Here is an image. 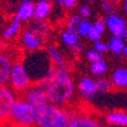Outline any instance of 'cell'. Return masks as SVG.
Masks as SVG:
<instances>
[{"mask_svg": "<svg viewBox=\"0 0 127 127\" xmlns=\"http://www.w3.org/2000/svg\"><path fill=\"white\" fill-rule=\"evenodd\" d=\"M56 3L64 10H72L78 6L79 0H56Z\"/></svg>", "mask_w": 127, "mask_h": 127, "instance_id": "cell-25", "label": "cell"}, {"mask_svg": "<svg viewBox=\"0 0 127 127\" xmlns=\"http://www.w3.org/2000/svg\"><path fill=\"white\" fill-rule=\"evenodd\" d=\"M78 92L86 100H92L95 95L97 94V86L96 80L92 79L91 77H81L78 83Z\"/></svg>", "mask_w": 127, "mask_h": 127, "instance_id": "cell-11", "label": "cell"}, {"mask_svg": "<svg viewBox=\"0 0 127 127\" xmlns=\"http://www.w3.org/2000/svg\"><path fill=\"white\" fill-rule=\"evenodd\" d=\"M109 1H111L115 6H117V5H119V2H120L121 0H109Z\"/></svg>", "mask_w": 127, "mask_h": 127, "instance_id": "cell-32", "label": "cell"}, {"mask_svg": "<svg viewBox=\"0 0 127 127\" xmlns=\"http://www.w3.org/2000/svg\"><path fill=\"white\" fill-rule=\"evenodd\" d=\"M17 96L8 85H0V121L8 119L12 105Z\"/></svg>", "mask_w": 127, "mask_h": 127, "instance_id": "cell-6", "label": "cell"}, {"mask_svg": "<svg viewBox=\"0 0 127 127\" xmlns=\"http://www.w3.org/2000/svg\"><path fill=\"white\" fill-rule=\"evenodd\" d=\"M124 10H125V13H126V15H127V3H124Z\"/></svg>", "mask_w": 127, "mask_h": 127, "instance_id": "cell-34", "label": "cell"}, {"mask_svg": "<svg viewBox=\"0 0 127 127\" xmlns=\"http://www.w3.org/2000/svg\"><path fill=\"white\" fill-rule=\"evenodd\" d=\"M60 37H61L62 42L68 48H70V50L76 48V47H78V46H80V37L78 33L71 32L69 30H64V31L61 32V35H60Z\"/></svg>", "mask_w": 127, "mask_h": 127, "instance_id": "cell-18", "label": "cell"}, {"mask_svg": "<svg viewBox=\"0 0 127 127\" xmlns=\"http://www.w3.org/2000/svg\"><path fill=\"white\" fill-rule=\"evenodd\" d=\"M86 59H87V61H88L89 63H95V62H97V61L103 60V54L98 53L97 50H95L94 48H93V49L87 50Z\"/></svg>", "mask_w": 127, "mask_h": 127, "instance_id": "cell-26", "label": "cell"}, {"mask_svg": "<svg viewBox=\"0 0 127 127\" xmlns=\"http://www.w3.org/2000/svg\"><path fill=\"white\" fill-rule=\"evenodd\" d=\"M71 112L65 106L48 102L35 108V127H68Z\"/></svg>", "mask_w": 127, "mask_h": 127, "instance_id": "cell-2", "label": "cell"}, {"mask_svg": "<svg viewBox=\"0 0 127 127\" xmlns=\"http://www.w3.org/2000/svg\"><path fill=\"white\" fill-rule=\"evenodd\" d=\"M46 1H48V2L53 3V2H56V0H46Z\"/></svg>", "mask_w": 127, "mask_h": 127, "instance_id": "cell-36", "label": "cell"}, {"mask_svg": "<svg viewBox=\"0 0 127 127\" xmlns=\"http://www.w3.org/2000/svg\"><path fill=\"white\" fill-rule=\"evenodd\" d=\"M123 56L125 57V60L127 61V46H126V48H125V50L123 52Z\"/></svg>", "mask_w": 127, "mask_h": 127, "instance_id": "cell-33", "label": "cell"}, {"mask_svg": "<svg viewBox=\"0 0 127 127\" xmlns=\"http://www.w3.org/2000/svg\"><path fill=\"white\" fill-rule=\"evenodd\" d=\"M21 44L27 50L38 52L44 46V39L28 28L21 33Z\"/></svg>", "mask_w": 127, "mask_h": 127, "instance_id": "cell-9", "label": "cell"}, {"mask_svg": "<svg viewBox=\"0 0 127 127\" xmlns=\"http://www.w3.org/2000/svg\"><path fill=\"white\" fill-rule=\"evenodd\" d=\"M15 61L16 60L10 54L0 50V85H8Z\"/></svg>", "mask_w": 127, "mask_h": 127, "instance_id": "cell-10", "label": "cell"}, {"mask_svg": "<svg viewBox=\"0 0 127 127\" xmlns=\"http://www.w3.org/2000/svg\"><path fill=\"white\" fill-rule=\"evenodd\" d=\"M127 44L125 41L124 38L120 37H112L108 42V47H109V52L113 54V55H123V52L125 50Z\"/></svg>", "mask_w": 127, "mask_h": 127, "instance_id": "cell-19", "label": "cell"}, {"mask_svg": "<svg viewBox=\"0 0 127 127\" xmlns=\"http://www.w3.org/2000/svg\"><path fill=\"white\" fill-rule=\"evenodd\" d=\"M105 121L110 126L116 127H127V111L115 110L105 115Z\"/></svg>", "mask_w": 127, "mask_h": 127, "instance_id": "cell-15", "label": "cell"}, {"mask_svg": "<svg viewBox=\"0 0 127 127\" xmlns=\"http://www.w3.org/2000/svg\"><path fill=\"white\" fill-rule=\"evenodd\" d=\"M111 81L115 89H126L127 88V69L118 68L113 71L111 76Z\"/></svg>", "mask_w": 127, "mask_h": 127, "instance_id": "cell-17", "label": "cell"}, {"mask_svg": "<svg viewBox=\"0 0 127 127\" xmlns=\"http://www.w3.org/2000/svg\"><path fill=\"white\" fill-rule=\"evenodd\" d=\"M101 8L103 12H105L108 15L113 14V10H115V5H113L111 1L109 0H102L101 2Z\"/></svg>", "mask_w": 127, "mask_h": 127, "instance_id": "cell-30", "label": "cell"}, {"mask_svg": "<svg viewBox=\"0 0 127 127\" xmlns=\"http://www.w3.org/2000/svg\"><path fill=\"white\" fill-rule=\"evenodd\" d=\"M34 12H35V3L32 0H24L20 3V6L17 7V10L15 14L21 18V21L23 22H30L34 20Z\"/></svg>", "mask_w": 127, "mask_h": 127, "instance_id": "cell-13", "label": "cell"}, {"mask_svg": "<svg viewBox=\"0 0 127 127\" xmlns=\"http://www.w3.org/2000/svg\"><path fill=\"white\" fill-rule=\"evenodd\" d=\"M8 120L15 127L35 126V108L28 103L22 96H17L12 105Z\"/></svg>", "mask_w": 127, "mask_h": 127, "instance_id": "cell-3", "label": "cell"}, {"mask_svg": "<svg viewBox=\"0 0 127 127\" xmlns=\"http://www.w3.org/2000/svg\"><path fill=\"white\" fill-rule=\"evenodd\" d=\"M84 1H86V2H93L94 0H84Z\"/></svg>", "mask_w": 127, "mask_h": 127, "instance_id": "cell-37", "label": "cell"}, {"mask_svg": "<svg viewBox=\"0 0 127 127\" xmlns=\"http://www.w3.org/2000/svg\"><path fill=\"white\" fill-rule=\"evenodd\" d=\"M94 49L97 50L98 53L101 54H105L108 50H109V47H108V42H104L103 40H98V41L94 42Z\"/></svg>", "mask_w": 127, "mask_h": 127, "instance_id": "cell-31", "label": "cell"}, {"mask_svg": "<svg viewBox=\"0 0 127 127\" xmlns=\"http://www.w3.org/2000/svg\"><path fill=\"white\" fill-rule=\"evenodd\" d=\"M84 18L80 16L79 14H71L68 16L66 21H65V28L66 30L71 31V32H76L78 33V29H79V25L81 23Z\"/></svg>", "mask_w": 127, "mask_h": 127, "instance_id": "cell-21", "label": "cell"}, {"mask_svg": "<svg viewBox=\"0 0 127 127\" xmlns=\"http://www.w3.org/2000/svg\"><path fill=\"white\" fill-rule=\"evenodd\" d=\"M92 27H93V23L89 21V20H83L79 25V29H78V34H79V37H81V38H87Z\"/></svg>", "mask_w": 127, "mask_h": 127, "instance_id": "cell-24", "label": "cell"}, {"mask_svg": "<svg viewBox=\"0 0 127 127\" xmlns=\"http://www.w3.org/2000/svg\"><path fill=\"white\" fill-rule=\"evenodd\" d=\"M89 70H91V73H92L93 76H96L97 78L102 77L106 72V70H108V64H106V62L103 59V60L97 61V62H95V63H91Z\"/></svg>", "mask_w": 127, "mask_h": 127, "instance_id": "cell-23", "label": "cell"}, {"mask_svg": "<svg viewBox=\"0 0 127 127\" xmlns=\"http://www.w3.org/2000/svg\"><path fill=\"white\" fill-rule=\"evenodd\" d=\"M78 14H79L84 20H88V18L92 17L93 13H92L91 7L85 3V5H80V6L78 7Z\"/></svg>", "mask_w": 127, "mask_h": 127, "instance_id": "cell-27", "label": "cell"}, {"mask_svg": "<svg viewBox=\"0 0 127 127\" xmlns=\"http://www.w3.org/2000/svg\"><path fill=\"white\" fill-rule=\"evenodd\" d=\"M124 39H125V41H126V44H127V30H126V33H125V35H124Z\"/></svg>", "mask_w": 127, "mask_h": 127, "instance_id": "cell-35", "label": "cell"}, {"mask_svg": "<svg viewBox=\"0 0 127 127\" xmlns=\"http://www.w3.org/2000/svg\"><path fill=\"white\" fill-rule=\"evenodd\" d=\"M48 101L60 106L70 103L76 93V85L72 74L68 69H57L53 80L46 86Z\"/></svg>", "mask_w": 127, "mask_h": 127, "instance_id": "cell-1", "label": "cell"}, {"mask_svg": "<svg viewBox=\"0 0 127 127\" xmlns=\"http://www.w3.org/2000/svg\"><path fill=\"white\" fill-rule=\"evenodd\" d=\"M20 96H22L28 103H30L31 105L34 106V108L41 106L49 102V101H48V95H47L46 88L37 83L32 84V85L30 86L29 88L22 95H20Z\"/></svg>", "mask_w": 127, "mask_h": 127, "instance_id": "cell-5", "label": "cell"}, {"mask_svg": "<svg viewBox=\"0 0 127 127\" xmlns=\"http://www.w3.org/2000/svg\"><path fill=\"white\" fill-rule=\"evenodd\" d=\"M22 23H23V22L21 21V18L15 14L12 17V20H10V23H9L8 25L5 28V30H3V32H2L3 40L10 41V40L16 38V37L20 34V32H21Z\"/></svg>", "mask_w": 127, "mask_h": 127, "instance_id": "cell-14", "label": "cell"}, {"mask_svg": "<svg viewBox=\"0 0 127 127\" xmlns=\"http://www.w3.org/2000/svg\"><path fill=\"white\" fill-rule=\"evenodd\" d=\"M29 29L34 31L38 35H40L42 39L48 37L50 32V25L46 21H33L29 24Z\"/></svg>", "mask_w": 127, "mask_h": 127, "instance_id": "cell-20", "label": "cell"}, {"mask_svg": "<svg viewBox=\"0 0 127 127\" xmlns=\"http://www.w3.org/2000/svg\"><path fill=\"white\" fill-rule=\"evenodd\" d=\"M46 52H47V56L52 65L59 69H68V62H66L64 55L55 45H49L46 48Z\"/></svg>", "mask_w": 127, "mask_h": 127, "instance_id": "cell-12", "label": "cell"}, {"mask_svg": "<svg viewBox=\"0 0 127 127\" xmlns=\"http://www.w3.org/2000/svg\"><path fill=\"white\" fill-rule=\"evenodd\" d=\"M68 127H102L101 121L96 117L84 112H71Z\"/></svg>", "mask_w": 127, "mask_h": 127, "instance_id": "cell-8", "label": "cell"}, {"mask_svg": "<svg viewBox=\"0 0 127 127\" xmlns=\"http://www.w3.org/2000/svg\"><path fill=\"white\" fill-rule=\"evenodd\" d=\"M32 84V78H31V74L28 70L27 65L24 64L21 60H16L14 65H13L12 72H10L8 86L20 96Z\"/></svg>", "mask_w": 127, "mask_h": 127, "instance_id": "cell-4", "label": "cell"}, {"mask_svg": "<svg viewBox=\"0 0 127 127\" xmlns=\"http://www.w3.org/2000/svg\"><path fill=\"white\" fill-rule=\"evenodd\" d=\"M93 27L96 30H98L102 34H104V32L106 31V23H105V18L103 17H98L95 22H93Z\"/></svg>", "mask_w": 127, "mask_h": 127, "instance_id": "cell-28", "label": "cell"}, {"mask_svg": "<svg viewBox=\"0 0 127 127\" xmlns=\"http://www.w3.org/2000/svg\"><path fill=\"white\" fill-rule=\"evenodd\" d=\"M121 1H124V3H127V0H121Z\"/></svg>", "mask_w": 127, "mask_h": 127, "instance_id": "cell-38", "label": "cell"}, {"mask_svg": "<svg viewBox=\"0 0 127 127\" xmlns=\"http://www.w3.org/2000/svg\"><path fill=\"white\" fill-rule=\"evenodd\" d=\"M96 86H97V93H110L115 89L111 79L104 77H98L96 79Z\"/></svg>", "mask_w": 127, "mask_h": 127, "instance_id": "cell-22", "label": "cell"}, {"mask_svg": "<svg viewBox=\"0 0 127 127\" xmlns=\"http://www.w3.org/2000/svg\"><path fill=\"white\" fill-rule=\"evenodd\" d=\"M52 9H53V6L50 2L46 0H39L38 2H35L34 20L35 21H46L52 13Z\"/></svg>", "mask_w": 127, "mask_h": 127, "instance_id": "cell-16", "label": "cell"}, {"mask_svg": "<svg viewBox=\"0 0 127 127\" xmlns=\"http://www.w3.org/2000/svg\"><path fill=\"white\" fill-rule=\"evenodd\" d=\"M102 37H103V34H102L98 30L95 29L94 27H92V29H91V31H89V33H88L87 39L91 40V41H93V42H95V41H98V40H102Z\"/></svg>", "mask_w": 127, "mask_h": 127, "instance_id": "cell-29", "label": "cell"}, {"mask_svg": "<svg viewBox=\"0 0 127 127\" xmlns=\"http://www.w3.org/2000/svg\"><path fill=\"white\" fill-rule=\"evenodd\" d=\"M106 30L112 34V37L124 38L127 30V21L123 16L117 14H110L105 17Z\"/></svg>", "mask_w": 127, "mask_h": 127, "instance_id": "cell-7", "label": "cell"}]
</instances>
